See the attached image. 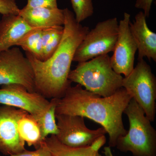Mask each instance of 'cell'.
Returning a JSON list of instances; mask_svg holds the SVG:
<instances>
[{
  "label": "cell",
  "mask_w": 156,
  "mask_h": 156,
  "mask_svg": "<svg viewBox=\"0 0 156 156\" xmlns=\"http://www.w3.org/2000/svg\"><path fill=\"white\" fill-rule=\"evenodd\" d=\"M64 32L57 50L47 60L41 61L28 52L26 56L30 62L34 76L36 92L45 98H61L72 82L68 80L70 68L78 47L89 31L76 21L74 13L63 9Z\"/></svg>",
  "instance_id": "1"
},
{
  "label": "cell",
  "mask_w": 156,
  "mask_h": 156,
  "mask_svg": "<svg viewBox=\"0 0 156 156\" xmlns=\"http://www.w3.org/2000/svg\"><path fill=\"white\" fill-rule=\"evenodd\" d=\"M132 98L123 87L111 96L102 97L77 84L56 99V115L80 116L98 123L108 134L109 146L115 147L119 137L127 133L122 115Z\"/></svg>",
  "instance_id": "2"
},
{
  "label": "cell",
  "mask_w": 156,
  "mask_h": 156,
  "mask_svg": "<svg viewBox=\"0 0 156 156\" xmlns=\"http://www.w3.org/2000/svg\"><path fill=\"white\" fill-rule=\"evenodd\" d=\"M110 58L105 54L79 62L70 72L68 80L101 97L111 96L122 87L123 77L113 69Z\"/></svg>",
  "instance_id": "3"
},
{
  "label": "cell",
  "mask_w": 156,
  "mask_h": 156,
  "mask_svg": "<svg viewBox=\"0 0 156 156\" xmlns=\"http://www.w3.org/2000/svg\"><path fill=\"white\" fill-rule=\"evenodd\" d=\"M129 130L117 140L115 147L134 156H156V131L141 107L132 98L124 112Z\"/></svg>",
  "instance_id": "4"
},
{
  "label": "cell",
  "mask_w": 156,
  "mask_h": 156,
  "mask_svg": "<svg viewBox=\"0 0 156 156\" xmlns=\"http://www.w3.org/2000/svg\"><path fill=\"white\" fill-rule=\"evenodd\" d=\"M122 87L141 107L151 122L155 119L156 78L150 65L139 60L132 72L123 77Z\"/></svg>",
  "instance_id": "5"
},
{
  "label": "cell",
  "mask_w": 156,
  "mask_h": 156,
  "mask_svg": "<svg viewBox=\"0 0 156 156\" xmlns=\"http://www.w3.org/2000/svg\"><path fill=\"white\" fill-rule=\"evenodd\" d=\"M119 32L117 17L98 23L78 47L73 61L83 62L114 50Z\"/></svg>",
  "instance_id": "6"
},
{
  "label": "cell",
  "mask_w": 156,
  "mask_h": 156,
  "mask_svg": "<svg viewBox=\"0 0 156 156\" xmlns=\"http://www.w3.org/2000/svg\"><path fill=\"white\" fill-rule=\"evenodd\" d=\"M17 84L36 92L33 69L28 58L16 47L0 52V85Z\"/></svg>",
  "instance_id": "7"
},
{
  "label": "cell",
  "mask_w": 156,
  "mask_h": 156,
  "mask_svg": "<svg viewBox=\"0 0 156 156\" xmlns=\"http://www.w3.org/2000/svg\"><path fill=\"white\" fill-rule=\"evenodd\" d=\"M58 141L69 147H87L92 145L99 137L107 134L103 128L91 130L87 128L84 117L73 115H56Z\"/></svg>",
  "instance_id": "8"
},
{
  "label": "cell",
  "mask_w": 156,
  "mask_h": 156,
  "mask_svg": "<svg viewBox=\"0 0 156 156\" xmlns=\"http://www.w3.org/2000/svg\"><path fill=\"white\" fill-rule=\"evenodd\" d=\"M131 15L124 13L119 23L118 38L111 63L114 70L119 74L128 76L134 68L135 55L137 50L136 43L129 28Z\"/></svg>",
  "instance_id": "9"
},
{
  "label": "cell",
  "mask_w": 156,
  "mask_h": 156,
  "mask_svg": "<svg viewBox=\"0 0 156 156\" xmlns=\"http://www.w3.org/2000/svg\"><path fill=\"white\" fill-rule=\"evenodd\" d=\"M50 102L40 93L29 92L20 84L3 85L0 89V105L23 110L34 116L44 111Z\"/></svg>",
  "instance_id": "10"
},
{
  "label": "cell",
  "mask_w": 156,
  "mask_h": 156,
  "mask_svg": "<svg viewBox=\"0 0 156 156\" xmlns=\"http://www.w3.org/2000/svg\"><path fill=\"white\" fill-rule=\"evenodd\" d=\"M25 112L0 105V152L3 154L9 156L26 150L25 143L20 138L17 130V122Z\"/></svg>",
  "instance_id": "11"
},
{
  "label": "cell",
  "mask_w": 156,
  "mask_h": 156,
  "mask_svg": "<svg viewBox=\"0 0 156 156\" xmlns=\"http://www.w3.org/2000/svg\"><path fill=\"white\" fill-rule=\"evenodd\" d=\"M146 17L142 11L136 14L129 28L138 50V61L147 57L156 62V34L148 27Z\"/></svg>",
  "instance_id": "12"
},
{
  "label": "cell",
  "mask_w": 156,
  "mask_h": 156,
  "mask_svg": "<svg viewBox=\"0 0 156 156\" xmlns=\"http://www.w3.org/2000/svg\"><path fill=\"white\" fill-rule=\"evenodd\" d=\"M34 28L19 15H3L0 20V52L16 46L26 34Z\"/></svg>",
  "instance_id": "13"
},
{
  "label": "cell",
  "mask_w": 156,
  "mask_h": 156,
  "mask_svg": "<svg viewBox=\"0 0 156 156\" xmlns=\"http://www.w3.org/2000/svg\"><path fill=\"white\" fill-rule=\"evenodd\" d=\"M19 15L33 28H44L64 25L63 10L58 8H23L20 9Z\"/></svg>",
  "instance_id": "14"
},
{
  "label": "cell",
  "mask_w": 156,
  "mask_h": 156,
  "mask_svg": "<svg viewBox=\"0 0 156 156\" xmlns=\"http://www.w3.org/2000/svg\"><path fill=\"white\" fill-rule=\"evenodd\" d=\"M106 141L105 135L100 136L92 145L87 147L73 148L62 144L54 135L47 137L44 141L53 156H96Z\"/></svg>",
  "instance_id": "15"
},
{
  "label": "cell",
  "mask_w": 156,
  "mask_h": 156,
  "mask_svg": "<svg viewBox=\"0 0 156 156\" xmlns=\"http://www.w3.org/2000/svg\"><path fill=\"white\" fill-rule=\"evenodd\" d=\"M17 130L20 138L28 146L38 148L43 141L42 131L37 121L26 112L17 122Z\"/></svg>",
  "instance_id": "16"
},
{
  "label": "cell",
  "mask_w": 156,
  "mask_h": 156,
  "mask_svg": "<svg viewBox=\"0 0 156 156\" xmlns=\"http://www.w3.org/2000/svg\"><path fill=\"white\" fill-rule=\"evenodd\" d=\"M64 32L63 26L46 27L42 30L43 61L52 56L58 48Z\"/></svg>",
  "instance_id": "17"
},
{
  "label": "cell",
  "mask_w": 156,
  "mask_h": 156,
  "mask_svg": "<svg viewBox=\"0 0 156 156\" xmlns=\"http://www.w3.org/2000/svg\"><path fill=\"white\" fill-rule=\"evenodd\" d=\"M56 98L51 99L44 111L38 115L34 116L41 127L44 140L49 135H56L58 134L56 118Z\"/></svg>",
  "instance_id": "18"
},
{
  "label": "cell",
  "mask_w": 156,
  "mask_h": 156,
  "mask_svg": "<svg viewBox=\"0 0 156 156\" xmlns=\"http://www.w3.org/2000/svg\"><path fill=\"white\" fill-rule=\"evenodd\" d=\"M42 29L34 28L31 30L26 34L16 45L21 47L25 52L31 53L41 61H43Z\"/></svg>",
  "instance_id": "19"
},
{
  "label": "cell",
  "mask_w": 156,
  "mask_h": 156,
  "mask_svg": "<svg viewBox=\"0 0 156 156\" xmlns=\"http://www.w3.org/2000/svg\"><path fill=\"white\" fill-rule=\"evenodd\" d=\"M76 21L80 23L94 13L92 0H70Z\"/></svg>",
  "instance_id": "20"
},
{
  "label": "cell",
  "mask_w": 156,
  "mask_h": 156,
  "mask_svg": "<svg viewBox=\"0 0 156 156\" xmlns=\"http://www.w3.org/2000/svg\"><path fill=\"white\" fill-rule=\"evenodd\" d=\"M20 9L15 0H0V14L19 15Z\"/></svg>",
  "instance_id": "21"
},
{
  "label": "cell",
  "mask_w": 156,
  "mask_h": 156,
  "mask_svg": "<svg viewBox=\"0 0 156 156\" xmlns=\"http://www.w3.org/2000/svg\"><path fill=\"white\" fill-rule=\"evenodd\" d=\"M56 9L58 8L57 0H27L26 9L38 8Z\"/></svg>",
  "instance_id": "22"
},
{
  "label": "cell",
  "mask_w": 156,
  "mask_h": 156,
  "mask_svg": "<svg viewBox=\"0 0 156 156\" xmlns=\"http://www.w3.org/2000/svg\"><path fill=\"white\" fill-rule=\"evenodd\" d=\"M0 156H2L0 155ZM8 156H53L48 150V148L45 145L44 141L41 144V146L35 151H29L26 150L14 154L10 155Z\"/></svg>",
  "instance_id": "23"
},
{
  "label": "cell",
  "mask_w": 156,
  "mask_h": 156,
  "mask_svg": "<svg viewBox=\"0 0 156 156\" xmlns=\"http://www.w3.org/2000/svg\"><path fill=\"white\" fill-rule=\"evenodd\" d=\"M154 0H136L135 7L136 9H142L147 18L150 14L152 4Z\"/></svg>",
  "instance_id": "24"
},
{
  "label": "cell",
  "mask_w": 156,
  "mask_h": 156,
  "mask_svg": "<svg viewBox=\"0 0 156 156\" xmlns=\"http://www.w3.org/2000/svg\"><path fill=\"white\" fill-rule=\"evenodd\" d=\"M103 153L105 156H114L111 147L109 146L105 147L104 148Z\"/></svg>",
  "instance_id": "25"
},
{
  "label": "cell",
  "mask_w": 156,
  "mask_h": 156,
  "mask_svg": "<svg viewBox=\"0 0 156 156\" xmlns=\"http://www.w3.org/2000/svg\"><path fill=\"white\" fill-rule=\"evenodd\" d=\"M96 156H101V155L99 153V152H98Z\"/></svg>",
  "instance_id": "26"
}]
</instances>
